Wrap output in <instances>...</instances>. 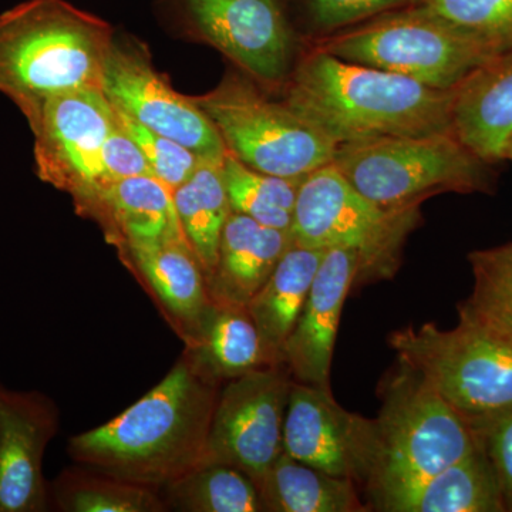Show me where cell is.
<instances>
[{"instance_id":"1","label":"cell","mask_w":512,"mask_h":512,"mask_svg":"<svg viewBox=\"0 0 512 512\" xmlns=\"http://www.w3.org/2000/svg\"><path fill=\"white\" fill-rule=\"evenodd\" d=\"M220 392L185 352L146 396L67 450L83 467L161 491L201 464Z\"/></svg>"},{"instance_id":"2","label":"cell","mask_w":512,"mask_h":512,"mask_svg":"<svg viewBox=\"0 0 512 512\" xmlns=\"http://www.w3.org/2000/svg\"><path fill=\"white\" fill-rule=\"evenodd\" d=\"M285 103L338 144L453 133V90H437L316 47L296 66Z\"/></svg>"},{"instance_id":"3","label":"cell","mask_w":512,"mask_h":512,"mask_svg":"<svg viewBox=\"0 0 512 512\" xmlns=\"http://www.w3.org/2000/svg\"><path fill=\"white\" fill-rule=\"evenodd\" d=\"M114 30L67 0H26L0 15V93L25 119L46 101L101 89Z\"/></svg>"},{"instance_id":"4","label":"cell","mask_w":512,"mask_h":512,"mask_svg":"<svg viewBox=\"0 0 512 512\" xmlns=\"http://www.w3.org/2000/svg\"><path fill=\"white\" fill-rule=\"evenodd\" d=\"M478 446L474 431L412 367L400 362L370 420V493L439 473Z\"/></svg>"},{"instance_id":"5","label":"cell","mask_w":512,"mask_h":512,"mask_svg":"<svg viewBox=\"0 0 512 512\" xmlns=\"http://www.w3.org/2000/svg\"><path fill=\"white\" fill-rule=\"evenodd\" d=\"M332 163L360 194L389 210L440 192H490L495 180L493 164L454 133L339 144Z\"/></svg>"},{"instance_id":"6","label":"cell","mask_w":512,"mask_h":512,"mask_svg":"<svg viewBox=\"0 0 512 512\" xmlns=\"http://www.w3.org/2000/svg\"><path fill=\"white\" fill-rule=\"evenodd\" d=\"M330 55L453 90L495 55L414 0L328 37Z\"/></svg>"},{"instance_id":"7","label":"cell","mask_w":512,"mask_h":512,"mask_svg":"<svg viewBox=\"0 0 512 512\" xmlns=\"http://www.w3.org/2000/svg\"><path fill=\"white\" fill-rule=\"evenodd\" d=\"M390 346L471 429L512 409V343L487 329L463 320L450 330L426 323L397 330Z\"/></svg>"},{"instance_id":"8","label":"cell","mask_w":512,"mask_h":512,"mask_svg":"<svg viewBox=\"0 0 512 512\" xmlns=\"http://www.w3.org/2000/svg\"><path fill=\"white\" fill-rule=\"evenodd\" d=\"M227 147L259 173L303 178L332 163L338 144L285 103H275L238 74L214 90L191 97Z\"/></svg>"},{"instance_id":"9","label":"cell","mask_w":512,"mask_h":512,"mask_svg":"<svg viewBox=\"0 0 512 512\" xmlns=\"http://www.w3.org/2000/svg\"><path fill=\"white\" fill-rule=\"evenodd\" d=\"M420 205L380 207L353 187L329 163L306 175L293 208V244L315 249L357 252L362 279L396 269L400 248L419 221Z\"/></svg>"},{"instance_id":"10","label":"cell","mask_w":512,"mask_h":512,"mask_svg":"<svg viewBox=\"0 0 512 512\" xmlns=\"http://www.w3.org/2000/svg\"><path fill=\"white\" fill-rule=\"evenodd\" d=\"M116 111L101 89H83L46 101L28 123L40 180L69 192L80 210L94 212L110 187L104 175V143Z\"/></svg>"},{"instance_id":"11","label":"cell","mask_w":512,"mask_h":512,"mask_svg":"<svg viewBox=\"0 0 512 512\" xmlns=\"http://www.w3.org/2000/svg\"><path fill=\"white\" fill-rule=\"evenodd\" d=\"M202 42L220 50L252 79L282 82L292 66L293 30L282 0H158Z\"/></svg>"},{"instance_id":"12","label":"cell","mask_w":512,"mask_h":512,"mask_svg":"<svg viewBox=\"0 0 512 512\" xmlns=\"http://www.w3.org/2000/svg\"><path fill=\"white\" fill-rule=\"evenodd\" d=\"M292 382L285 365L228 380L218 396L201 463L237 467L258 483L284 451L282 430Z\"/></svg>"},{"instance_id":"13","label":"cell","mask_w":512,"mask_h":512,"mask_svg":"<svg viewBox=\"0 0 512 512\" xmlns=\"http://www.w3.org/2000/svg\"><path fill=\"white\" fill-rule=\"evenodd\" d=\"M101 90L114 109L141 126L183 144L201 160L224 161L227 147L207 114L191 97L175 92L133 40L114 36Z\"/></svg>"},{"instance_id":"14","label":"cell","mask_w":512,"mask_h":512,"mask_svg":"<svg viewBox=\"0 0 512 512\" xmlns=\"http://www.w3.org/2000/svg\"><path fill=\"white\" fill-rule=\"evenodd\" d=\"M282 450L306 466L365 485L370 420L346 412L332 390L293 380L286 404Z\"/></svg>"},{"instance_id":"15","label":"cell","mask_w":512,"mask_h":512,"mask_svg":"<svg viewBox=\"0 0 512 512\" xmlns=\"http://www.w3.org/2000/svg\"><path fill=\"white\" fill-rule=\"evenodd\" d=\"M57 426L55 403L45 394L0 386V512L47 510L43 456Z\"/></svg>"},{"instance_id":"16","label":"cell","mask_w":512,"mask_h":512,"mask_svg":"<svg viewBox=\"0 0 512 512\" xmlns=\"http://www.w3.org/2000/svg\"><path fill=\"white\" fill-rule=\"evenodd\" d=\"M362 279V261L352 249L332 248L323 256L295 329L282 350V363L296 382L330 389V369L343 306Z\"/></svg>"},{"instance_id":"17","label":"cell","mask_w":512,"mask_h":512,"mask_svg":"<svg viewBox=\"0 0 512 512\" xmlns=\"http://www.w3.org/2000/svg\"><path fill=\"white\" fill-rule=\"evenodd\" d=\"M375 510L387 512H504L503 493L490 458L478 446L431 476L370 493Z\"/></svg>"},{"instance_id":"18","label":"cell","mask_w":512,"mask_h":512,"mask_svg":"<svg viewBox=\"0 0 512 512\" xmlns=\"http://www.w3.org/2000/svg\"><path fill=\"white\" fill-rule=\"evenodd\" d=\"M454 136L495 164L512 134V49L488 60L453 89Z\"/></svg>"},{"instance_id":"19","label":"cell","mask_w":512,"mask_h":512,"mask_svg":"<svg viewBox=\"0 0 512 512\" xmlns=\"http://www.w3.org/2000/svg\"><path fill=\"white\" fill-rule=\"evenodd\" d=\"M292 242L291 231L265 227L232 211L222 231L217 265L207 279L212 301L245 308Z\"/></svg>"},{"instance_id":"20","label":"cell","mask_w":512,"mask_h":512,"mask_svg":"<svg viewBox=\"0 0 512 512\" xmlns=\"http://www.w3.org/2000/svg\"><path fill=\"white\" fill-rule=\"evenodd\" d=\"M128 254L190 345L214 308L207 276L190 245L185 241H170L128 249Z\"/></svg>"},{"instance_id":"21","label":"cell","mask_w":512,"mask_h":512,"mask_svg":"<svg viewBox=\"0 0 512 512\" xmlns=\"http://www.w3.org/2000/svg\"><path fill=\"white\" fill-rule=\"evenodd\" d=\"M94 215L109 222L111 235L120 239L127 251L185 241L173 191L151 175L124 178L111 184Z\"/></svg>"},{"instance_id":"22","label":"cell","mask_w":512,"mask_h":512,"mask_svg":"<svg viewBox=\"0 0 512 512\" xmlns=\"http://www.w3.org/2000/svg\"><path fill=\"white\" fill-rule=\"evenodd\" d=\"M325 254L326 249L292 242L268 281L245 306L275 365H284L282 350L301 316Z\"/></svg>"},{"instance_id":"23","label":"cell","mask_w":512,"mask_h":512,"mask_svg":"<svg viewBox=\"0 0 512 512\" xmlns=\"http://www.w3.org/2000/svg\"><path fill=\"white\" fill-rule=\"evenodd\" d=\"M258 485L264 511L360 512L365 504L349 478L330 476L282 451Z\"/></svg>"},{"instance_id":"24","label":"cell","mask_w":512,"mask_h":512,"mask_svg":"<svg viewBox=\"0 0 512 512\" xmlns=\"http://www.w3.org/2000/svg\"><path fill=\"white\" fill-rule=\"evenodd\" d=\"M187 346L198 366L218 382L275 365L244 306L214 303L197 338Z\"/></svg>"},{"instance_id":"25","label":"cell","mask_w":512,"mask_h":512,"mask_svg":"<svg viewBox=\"0 0 512 512\" xmlns=\"http://www.w3.org/2000/svg\"><path fill=\"white\" fill-rule=\"evenodd\" d=\"M173 197L185 241L208 279L217 265L222 231L232 212L222 163L201 161L194 174L173 192Z\"/></svg>"},{"instance_id":"26","label":"cell","mask_w":512,"mask_h":512,"mask_svg":"<svg viewBox=\"0 0 512 512\" xmlns=\"http://www.w3.org/2000/svg\"><path fill=\"white\" fill-rule=\"evenodd\" d=\"M168 508L188 512L264 511L258 485L224 463H201L163 488Z\"/></svg>"},{"instance_id":"27","label":"cell","mask_w":512,"mask_h":512,"mask_svg":"<svg viewBox=\"0 0 512 512\" xmlns=\"http://www.w3.org/2000/svg\"><path fill=\"white\" fill-rule=\"evenodd\" d=\"M50 498L66 512H161L168 510L158 491L99 471L67 470L52 484Z\"/></svg>"},{"instance_id":"28","label":"cell","mask_w":512,"mask_h":512,"mask_svg":"<svg viewBox=\"0 0 512 512\" xmlns=\"http://www.w3.org/2000/svg\"><path fill=\"white\" fill-rule=\"evenodd\" d=\"M222 177L231 210L265 227L291 231L293 208L303 178L259 173L231 153L222 161Z\"/></svg>"},{"instance_id":"29","label":"cell","mask_w":512,"mask_h":512,"mask_svg":"<svg viewBox=\"0 0 512 512\" xmlns=\"http://www.w3.org/2000/svg\"><path fill=\"white\" fill-rule=\"evenodd\" d=\"M474 288L458 306L460 320L512 343V242L468 255Z\"/></svg>"},{"instance_id":"30","label":"cell","mask_w":512,"mask_h":512,"mask_svg":"<svg viewBox=\"0 0 512 512\" xmlns=\"http://www.w3.org/2000/svg\"><path fill=\"white\" fill-rule=\"evenodd\" d=\"M493 55L512 49V0H416Z\"/></svg>"},{"instance_id":"31","label":"cell","mask_w":512,"mask_h":512,"mask_svg":"<svg viewBox=\"0 0 512 512\" xmlns=\"http://www.w3.org/2000/svg\"><path fill=\"white\" fill-rule=\"evenodd\" d=\"M114 111L121 126L143 150L154 177L171 191L181 187L204 161L183 144L148 130L119 110Z\"/></svg>"},{"instance_id":"32","label":"cell","mask_w":512,"mask_h":512,"mask_svg":"<svg viewBox=\"0 0 512 512\" xmlns=\"http://www.w3.org/2000/svg\"><path fill=\"white\" fill-rule=\"evenodd\" d=\"M313 28L322 32L352 28L389 12L410 5L414 0H298Z\"/></svg>"},{"instance_id":"33","label":"cell","mask_w":512,"mask_h":512,"mask_svg":"<svg viewBox=\"0 0 512 512\" xmlns=\"http://www.w3.org/2000/svg\"><path fill=\"white\" fill-rule=\"evenodd\" d=\"M471 430L493 464L505 508L512 511V409Z\"/></svg>"},{"instance_id":"34","label":"cell","mask_w":512,"mask_h":512,"mask_svg":"<svg viewBox=\"0 0 512 512\" xmlns=\"http://www.w3.org/2000/svg\"><path fill=\"white\" fill-rule=\"evenodd\" d=\"M101 161H103L104 175L109 185L124 178L138 177V175L154 177L143 150L127 133L126 128L121 126L119 117L106 138Z\"/></svg>"},{"instance_id":"35","label":"cell","mask_w":512,"mask_h":512,"mask_svg":"<svg viewBox=\"0 0 512 512\" xmlns=\"http://www.w3.org/2000/svg\"><path fill=\"white\" fill-rule=\"evenodd\" d=\"M503 160L512 161V134L510 138H508L507 143H505L504 151H503Z\"/></svg>"}]
</instances>
